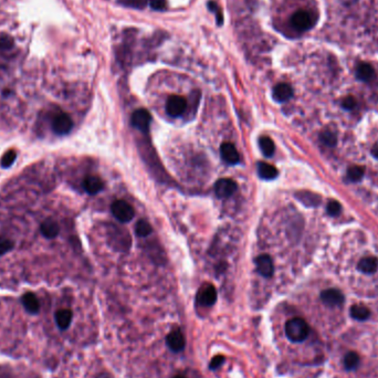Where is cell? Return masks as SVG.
Returning a JSON list of instances; mask_svg holds the SVG:
<instances>
[{"label": "cell", "mask_w": 378, "mask_h": 378, "mask_svg": "<svg viewBox=\"0 0 378 378\" xmlns=\"http://www.w3.org/2000/svg\"><path fill=\"white\" fill-rule=\"evenodd\" d=\"M310 333L308 324L301 317H294L285 324V335L291 342L301 343L305 340Z\"/></svg>", "instance_id": "6da1fadb"}, {"label": "cell", "mask_w": 378, "mask_h": 378, "mask_svg": "<svg viewBox=\"0 0 378 378\" xmlns=\"http://www.w3.org/2000/svg\"><path fill=\"white\" fill-rule=\"evenodd\" d=\"M316 18L306 10H297L293 15L291 16L290 25L294 30L299 31V33H304L313 28V26L315 25Z\"/></svg>", "instance_id": "7a4b0ae2"}, {"label": "cell", "mask_w": 378, "mask_h": 378, "mask_svg": "<svg viewBox=\"0 0 378 378\" xmlns=\"http://www.w3.org/2000/svg\"><path fill=\"white\" fill-rule=\"evenodd\" d=\"M112 212L121 222H129L134 218V209L124 200H118L112 205Z\"/></svg>", "instance_id": "3957f363"}, {"label": "cell", "mask_w": 378, "mask_h": 378, "mask_svg": "<svg viewBox=\"0 0 378 378\" xmlns=\"http://www.w3.org/2000/svg\"><path fill=\"white\" fill-rule=\"evenodd\" d=\"M186 108H187V102L179 95H172L166 102V112L172 118H178V116L183 115Z\"/></svg>", "instance_id": "277c9868"}, {"label": "cell", "mask_w": 378, "mask_h": 378, "mask_svg": "<svg viewBox=\"0 0 378 378\" xmlns=\"http://www.w3.org/2000/svg\"><path fill=\"white\" fill-rule=\"evenodd\" d=\"M73 127L72 119L67 113L58 114L52 123L53 132L58 135H66L70 133Z\"/></svg>", "instance_id": "5b68a950"}, {"label": "cell", "mask_w": 378, "mask_h": 378, "mask_svg": "<svg viewBox=\"0 0 378 378\" xmlns=\"http://www.w3.org/2000/svg\"><path fill=\"white\" fill-rule=\"evenodd\" d=\"M152 115L150 112L145 109H140L135 111L132 115V124L137 130L142 132H146L151 125Z\"/></svg>", "instance_id": "8992f818"}, {"label": "cell", "mask_w": 378, "mask_h": 378, "mask_svg": "<svg viewBox=\"0 0 378 378\" xmlns=\"http://www.w3.org/2000/svg\"><path fill=\"white\" fill-rule=\"evenodd\" d=\"M237 190V183L230 178H221L215 185V193L219 198H228Z\"/></svg>", "instance_id": "52a82bcc"}, {"label": "cell", "mask_w": 378, "mask_h": 378, "mask_svg": "<svg viewBox=\"0 0 378 378\" xmlns=\"http://www.w3.org/2000/svg\"><path fill=\"white\" fill-rule=\"evenodd\" d=\"M166 343L169 349H172L175 353H179L185 348L186 340L184 334L180 329H174L170 332L166 337Z\"/></svg>", "instance_id": "ba28073f"}, {"label": "cell", "mask_w": 378, "mask_h": 378, "mask_svg": "<svg viewBox=\"0 0 378 378\" xmlns=\"http://www.w3.org/2000/svg\"><path fill=\"white\" fill-rule=\"evenodd\" d=\"M321 300L327 306H339L344 303V295L337 289H327L321 293Z\"/></svg>", "instance_id": "9c48e42d"}, {"label": "cell", "mask_w": 378, "mask_h": 378, "mask_svg": "<svg viewBox=\"0 0 378 378\" xmlns=\"http://www.w3.org/2000/svg\"><path fill=\"white\" fill-rule=\"evenodd\" d=\"M217 300V292L216 289L211 284H208L202 287L197 295V301L202 306H211L215 304Z\"/></svg>", "instance_id": "30bf717a"}, {"label": "cell", "mask_w": 378, "mask_h": 378, "mask_svg": "<svg viewBox=\"0 0 378 378\" xmlns=\"http://www.w3.org/2000/svg\"><path fill=\"white\" fill-rule=\"evenodd\" d=\"M221 158L229 165H236L239 163V153L235 145L231 143H223L220 146Z\"/></svg>", "instance_id": "8fae6325"}, {"label": "cell", "mask_w": 378, "mask_h": 378, "mask_svg": "<svg viewBox=\"0 0 378 378\" xmlns=\"http://www.w3.org/2000/svg\"><path fill=\"white\" fill-rule=\"evenodd\" d=\"M255 264H257L258 271L261 275L265 276V278H269V276L273 274V262L272 259H271L268 254H261L260 257H258L257 260H255Z\"/></svg>", "instance_id": "7c38bea8"}, {"label": "cell", "mask_w": 378, "mask_h": 378, "mask_svg": "<svg viewBox=\"0 0 378 378\" xmlns=\"http://www.w3.org/2000/svg\"><path fill=\"white\" fill-rule=\"evenodd\" d=\"M292 95H293V89L287 83H280L273 89V98L276 102H285L292 98Z\"/></svg>", "instance_id": "4fadbf2b"}, {"label": "cell", "mask_w": 378, "mask_h": 378, "mask_svg": "<svg viewBox=\"0 0 378 378\" xmlns=\"http://www.w3.org/2000/svg\"><path fill=\"white\" fill-rule=\"evenodd\" d=\"M21 302H23V305L26 308V311L31 314H37L40 310V303L38 297L34 293H31V292L24 294L23 297H21Z\"/></svg>", "instance_id": "5bb4252c"}, {"label": "cell", "mask_w": 378, "mask_h": 378, "mask_svg": "<svg viewBox=\"0 0 378 378\" xmlns=\"http://www.w3.org/2000/svg\"><path fill=\"white\" fill-rule=\"evenodd\" d=\"M40 230L42 235H44L46 238L53 239L59 235L60 228H59V225H58L55 220L47 219L46 221L42 222Z\"/></svg>", "instance_id": "9a60e30c"}, {"label": "cell", "mask_w": 378, "mask_h": 378, "mask_svg": "<svg viewBox=\"0 0 378 378\" xmlns=\"http://www.w3.org/2000/svg\"><path fill=\"white\" fill-rule=\"evenodd\" d=\"M356 77L363 82H369L375 78V70L368 63H360L356 69Z\"/></svg>", "instance_id": "2e32d148"}, {"label": "cell", "mask_w": 378, "mask_h": 378, "mask_svg": "<svg viewBox=\"0 0 378 378\" xmlns=\"http://www.w3.org/2000/svg\"><path fill=\"white\" fill-rule=\"evenodd\" d=\"M84 189L90 195H95L103 189V182L97 176H89L84 180Z\"/></svg>", "instance_id": "e0dca14e"}, {"label": "cell", "mask_w": 378, "mask_h": 378, "mask_svg": "<svg viewBox=\"0 0 378 378\" xmlns=\"http://www.w3.org/2000/svg\"><path fill=\"white\" fill-rule=\"evenodd\" d=\"M56 323L58 327L62 331H65L69 326H70L72 321V312L68 308H63V310H59L56 313Z\"/></svg>", "instance_id": "ac0fdd59"}, {"label": "cell", "mask_w": 378, "mask_h": 378, "mask_svg": "<svg viewBox=\"0 0 378 378\" xmlns=\"http://www.w3.org/2000/svg\"><path fill=\"white\" fill-rule=\"evenodd\" d=\"M258 174L261 178L271 180L278 176V169H276L273 165L260 162L258 164Z\"/></svg>", "instance_id": "d6986e66"}, {"label": "cell", "mask_w": 378, "mask_h": 378, "mask_svg": "<svg viewBox=\"0 0 378 378\" xmlns=\"http://www.w3.org/2000/svg\"><path fill=\"white\" fill-rule=\"evenodd\" d=\"M378 267V262L375 258L366 257L361 259L358 262V269L366 274H370L376 272Z\"/></svg>", "instance_id": "ffe728a7"}, {"label": "cell", "mask_w": 378, "mask_h": 378, "mask_svg": "<svg viewBox=\"0 0 378 378\" xmlns=\"http://www.w3.org/2000/svg\"><path fill=\"white\" fill-rule=\"evenodd\" d=\"M350 316L357 321H366L370 316V311L361 304H355L350 307Z\"/></svg>", "instance_id": "44dd1931"}, {"label": "cell", "mask_w": 378, "mask_h": 378, "mask_svg": "<svg viewBox=\"0 0 378 378\" xmlns=\"http://www.w3.org/2000/svg\"><path fill=\"white\" fill-rule=\"evenodd\" d=\"M259 144H260V148L261 151H262L263 155L265 157H271L274 154V151H275V147H274V143L273 141L271 140L270 137L268 136H262L259 140Z\"/></svg>", "instance_id": "7402d4cb"}, {"label": "cell", "mask_w": 378, "mask_h": 378, "mask_svg": "<svg viewBox=\"0 0 378 378\" xmlns=\"http://www.w3.org/2000/svg\"><path fill=\"white\" fill-rule=\"evenodd\" d=\"M359 355L356 352H348L344 357V366L347 370H355L359 365Z\"/></svg>", "instance_id": "603a6c76"}, {"label": "cell", "mask_w": 378, "mask_h": 378, "mask_svg": "<svg viewBox=\"0 0 378 378\" xmlns=\"http://www.w3.org/2000/svg\"><path fill=\"white\" fill-rule=\"evenodd\" d=\"M152 226L145 220H140L136 223L135 231L138 237H147L152 233Z\"/></svg>", "instance_id": "cb8c5ba5"}, {"label": "cell", "mask_w": 378, "mask_h": 378, "mask_svg": "<svg viewBox=\"0 0 378 378\" xmlns=\"http://www.w3.org/2000/svg\"><path fill=\"white\" fill-rule=\"evenodd\" d=\"M364 176V168L360 166H353L349 167L347 170V177L352 182H358V180Z\"/></svg>", "instance_id": "d4e9b609"}, {"label": "cell", "mask_w": 378, "mask_h": 378, "mask_svg": "<svg viewBox=\"0 0 378 378\" xmlns=\"http://www.w3.org/2000/svg\"><path fill=\"white\" fill-rule=\"evenodd\" d=\"M321 141L324 145L333 147L336 144V135L331 131H324L321 134Z\"/></svg>", "instance_id": "484cf974"}, {"label": "cell", "mask_w": 378, "mask_h": 378, "mask_svg": "<svg viewBox=\"0 0 378 378\" xmlns=\"http://www.w3.org/2000/svg\"><path fill=\"white\" fill-rule=\"evenodd\" d=\"M16 157H17V154H16L15 151L10 150V151L6 152L2 158V166L5 167V168L10 167L14 164V162L16 161Z\"/></svg>", "instance_id": "4316f807"}, {"label": "cell", "mask_w": 378, "mask_h": 378, "mask_svg": "<svg viewBox=\"0 0 378 378\" xmlns=\"http://www.w3.org/2000/svg\"><path fill=\"white\" fill-rule=\"evenodd\" d=\"M14 248V242L6 237H0V255L6 254Z\"/></svg>", "instance_id": "83f0119b"}, {"label": "cell", "mask_w": 378, "mask_h": 378, "mask_svg": "<svg viewBox=\"0 0 378 378\" xmlns=\"http://www.w3.org/2000/svg\"><path fill=\"white\" fill-rule=\"evenodd\" d=\"M340 211H342V206H340V204L338 201L336 200H332L328 202L327 205V212L331 216H337L340 214Z\"/></svg>", "instance_id": "f1b7e54d"}, {"label": "cell", "mask_w": 378, "mask_h": 378, "mask_svg": "<svg viewBox=\"0 0 378 378\" xmlns=\"http://www.w3.org/2000/svg\"><path fill=\"white\" fill-rule=\"evenodd\" d=\"M208 7H209V9L211 10V12L216 15L217 24L219 25V26H221L222 23H223V18H222V14L220 12V8L217 6L216 3H212V2L208 3Z\"/></svg>", "instance_id": "f546056e"}, {"label": "cell", "mask_w": 378, "mask_h": 378, "mask_svg": "<svg viewBox=\"0 0 378 378\" xmlns=\"http://www.w3.org/2000/svg\"><path fill=\"white\" fill-rule=\"evenodd\" d=\"M150 6L154 10H165L167 8V2L166 0H150Z\"/></svg>", "instance_id": "4dcf8cb0"}, {"label": "cell", "mask_w": 378, "mask_h": 378, "mask_svg": "<svg viewBox=\"0 0 378 378\" xmlns=\"http://www.w3.org/2000/svg\"><path fill=\"white\" fill-rule=\"evenodd\" d=\"M223 361H225V357H223L222 355H217L211 359L209 368L210 369H217L218 367H220L223 364Z\"/></svg>", "instance_id": "1f68e13d"}, {"label": "cell", "mask_w": 378, "mask_h": 378, "mask_svg": "<svg viewBox=\"0 0 378 378\" xmlns=\"http://www.w3.org/2000/svg\"><path fill=\"white\" fill-rule=\"evenodd\" d=\"M14 42L9 38V37H3L0 38V49L2 50H9L10 48H13Z\"/></svg>", "instance_id": "d6a6232c"}, {"label": "cell", "mask_w": 378, "mask_h": 378, "mask_svg": "<svg viewBox=\"0 0 378 378\" xmlns=\"http://www.w3.org/2000/svg\"><path fill=\"white\" fill-rule=\"evenodd\" d=\"M342 106L345 110H353L356 106V100L353 97H347L343 100Z\"/></svg>", "instance_id": "836d02e7"}, {"label": "cell", "mask_w": 378, "mask_h": 378, "mask_svg": "<svg viewBox=\"0 0 378 378\" xmlns=\"http://www.w3.org/2000/svg\"><path fill=\"white\" fill-rule=\"evenodd\" d=\"M372 155H374L376 158H378V146L372 147Z\"/></svg>", "instance_id": "e575fe53"}, {"label": "cell", "mask_w": 378, "mask_h": 378, "mask_svg": "<svg viewBox=\"0 0 378 378\" xmlns=\"http://www.w3.org/2000/svg\"><path fill=\"white\" fill-rule=\"evenodd\" d=\"M97 378H112V377L110 375H108V374H101Z\"/></svg>", "instance_id": "d590c367"}, {"label": "cell", "mask_w": 378, "mask_h": 378, "mask_svg": "<svg viewBox=\"0 0 378 378\" xmlns=\"http://www.w3.org/2000/svg\"><path fill=\"white\" fill-rule=\"evenodd\" d=\"M173 378H186V377H184L183 375H176V376H174Z\"/></svg>", "instance_id": "8d00e7d4"}]
</instances>
